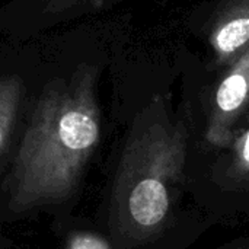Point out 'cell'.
<instances>
[{
	"instance_id": "6da1fadb",
	"label": "cell",
	"mask_w": 249,
	"mask_h": 249,
	"mask_svg": "<svg viewBox=\"0 0 249 249\" xmlns=\"http://www.w3.org/2000/svg\"><path fill=\"white\" fill-rule=\"evenodd\" d=\"M95 82L93 67H79L44 88L13 166V213L58 204L77 188L101 137Z\"/></svg>"
},
{
	"instance_id": "7a4b0ae2",
	"label": "cell",
	"mask_w": 249,
	"mask_h": 249,
	"mask_svg": "<svg viewBox=\"0 0 249 249\" xmlns=\"http://www.w3.org/2000/svg\"><path fill=\"white\" fill-rule=\"evenodd\" d=\"M185 156V124L172 118L166 99L155 98L134 121L112 187L109 226L120 244L144 242L165 228Z\"/></svg>"
},
{
	"instance_id": "3957f363",
	"label": "cell",
	"mask_w": 249,
	"mask_h": 249,
	"mask_svg": "<svg viewBox=\"0 0 249 249\" xmlns=\"http://www.w3.org/2000/svg\"><path fill=\"white\" fill-rule=\"evenodd\" d=\"M245 120H249V48L228 69L213 93L207 139L212 144L228 143Z\"/></svg>"
},
{
	"instance_id": "277c9868",
	"label": "cell",
	"mask_w": 249,
	"mask_h": 249,
	"mask_svg": "<svg viewBox=\"0 0 249 249\" xmlns=\"http://www.w3.org/2000/svg\"><path fill=\"white\" fill-rule=\"evenodd\" d=\"M219 64H232L249 48V0H226L209 35Z\"/></svg>"
},
{
	"instance_id": "5b68a950",
	"label": "cell",
	"mask_w": 249,
	"mask_h": 249,
	"mask_svg": "<svg viewBox=\"0 0 249 249\" xmlns=\"http://www.w3.org/2000/svg\"><path fill=\"white\" fill-rule=\"evenodd\" d=\"M22 96L23 82L19 76L0 77V159L12 136Z\"/></svg>"
},
{
	"instance_id": "8992f818",
	"label": "cell",
	"mask_w": 249,
	"mask_h": 249,
	"mask_svg": "<svg viewBox=\"0 0 249 249\" xmlns=\"http://www.w3.org/2000/svg\"><path fill=\"white\" fill-rule=\"evenodd\" d=\"M231 172L238 179H249V128L236 140Z\"/></svg>"
},
{
	"instance_id": "52a82bcc",
	"label": "cell",
	"mask_w": 249,
	"mask_h": 249,
	"mask_svg": "<svg viewBox=\"0 0 249 249\" xmlns=\"http://www.w3.org/2000/svg\"><path fill=\"white\" fill-rule=\"evenodd\" d=\"M67 249H111L107 241L93 233L79 232L70 236Z\"/></svg>"
}]
</instances>
